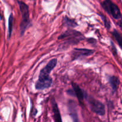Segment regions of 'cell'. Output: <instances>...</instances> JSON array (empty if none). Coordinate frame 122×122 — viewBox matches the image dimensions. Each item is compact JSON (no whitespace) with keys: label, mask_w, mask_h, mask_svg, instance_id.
<instances>
[{"label":"cell","mask_w":122,"mask_h":122,"mask_svg":"<svg viewBox=\"0 0 122 122\" xmlns=\"http://www.w3.org/2000/svg\"><path fill=\"white\" fill-rule=\"evenodd\" d=\"M72 85L73 91L74 92V94H75V95L77 97L78 100L80 101V102L82 103L83 101L84 98L85 97L84 93L83 92V91L81 90V88H80V86L77 83H72Z\"/></svg>","instance_id":"obj_9"},{"label":"cell","mask_w":122,"mask_h":122,"mask_svg":"<svg viewBox=\"0 0 122 122\" xmlns=\"http://www.w3.org/2000/svg\"><path fill=\"white\" fill-rule=\"evenodd\" d=\"M104 9L110 14L114 19H118L121 18L120 11L118 6L112 2L111 0H105L102 4Z\"/></svg>","instance_id":"obj_5"},{"label":"cell","mask_w":122,"mask_h":122,"mask_svg":"<svg viewBox=\"0 0 122 122\" xmlns=\"http://www.w3.org/2000/svg\"><path fill=\"white\" fill-rule=\"evenodd\" d=\"M50 73L45 71L43 69L39 73L38 80L35 84V88L38 90L47 89L52 84V79L50 76Z\"/></svg>","instance_id":"obj_2"},{"label":"cell","mask_w":122,"mask_h":122,"mask_svg":"<svg viewBox=\"0 0 122 122\" xmlns=\"http://www.w3.org/2000/svg\"><path fill=\"white\" fill-rule=\"evenodd\" d=\"M112 35H113L115 39H116V41L118 42V45H120V48L122 49V36L116 30H114L113 32H112Z\"/></svg>","instance_id":"obj_12"},{"label":"cell","mask_w":122,"mask_h":122,"mask_svg":"<svg viewBox=\"0 0 122 122\" xmlns=\"http://www.w3.org/2000/svg\"><path fill=\"white\" fill-rule=\"evenodd\" d=\"M58 39L66 40L65 44H76L80 41L84 39V37L78 31L75 30H68L60 35Z\"/></svg>","instance_id":"obj_1"},{"label":"cell","mask_w":122,"mask_h":122,"mask_svg":"<svg viewBox=\"0 0 122 122\" xmlns=\"http://www.w3.org/2000/svg\"><path fill=\"white\" fill-rule=\"evenodd\" d=\"M13 14H11L8 19V38H10L11 35L12 30L13 27Z\"/></svg>","instance_id":"obj_13"},{"label":"cell","mask_w":122,"mask_h":122,"mask_svg":"<svg viewBox=\"0 0 122 122\" xmlns=\"http://www.w3.org/2000/svg\"><path fill=\"white\" fill-rule=\"evenodd\" d=\"M100 17H101V19H102V20L104 21V25H105V27H106L107 29H110V22L107 19H106V17L104 15H102V14H100Z\"/></svg>","instance_id":"obj_14"},{"label":"cell","mask_w":122,"mask_h":122,"mask_svg":"<svg viewBox=\"0 0 122 122\" xmlns=\"http://www.w3.org/2000/svg\"><path fill=\"white\" fill-rule=\"evenodd\" d=\"M51 106H52V110L53 112L54 120L55 122H62V119H61V114H60L57 103H56L54 98L51 100Z\"/></svg>","instance_id":"obj_8"},{"label":"cell","mask_w":122,"mask_h":122,"mask_svg":"<svg viewBox=\"0 0 122 122\" xmlns=\"http://www.w3.org/2000/svg\"><path fill=\"white\" fill-rule=\"evenodd\" d=\"M68 110H69L70 116L71 117L72 120L74 122L78 121L77 106L75 104V102L72 100H70L68 102Z\"/></svg>","instance_id":"obj_7"},{"label":"cell","mask_w":122,"mask_h":122,"mask_svg":"<svg viewBox=\"0 0 122 122\" xmlns=\"http://www.w3.org/2000/svg\"><path fill=\"white\" fill-rule=\"evenodd\" d=\"M108 81L112 88V91L114 92H116L120 84V81L118 78L116 76H110L108 78Z\"/></svg>","instance_id":"obj_10"},{"label":"cell","mask_w":122,"mask_h":122,"mask_svg":"<svg viewBox=\"0 0 122 122\" xmlns=\"http://www.w3.org/2000/svg\"><path fill=\"white\" fill-rule=\"evenodd\" d=\"M19 5L22 17V20L20 26V34L22 36L29 23V13L28 6L25 2L22 1H19Z\"/></svg>","instance_id":"obj_3"},{"label":"cell","mask_w":122,"mask_h":122,"mask_svg":"<svg viewBox=\"0 0 122 122\" xmlns=\"http://www.w3.org/2000/svg\"><path fill=\"white\" fill-rule=\"evenodd\" d=\"M111 47H112V52H113L114 54H117V50H116V47H115V45L113 43L111 42Z\"/></svg>","instance_id":"obj_15"},{"label":"cell","mask_w":122,"mask_h":122,"mask_svg":"<svg viewBox=\"0 0 122 122\" xmlns=\"http://www.w3.org/2000/svg\"><path fill=\"white\" fill-rule=\"evenodd\" d=\"M94 52V50H89L85 48H75L72 53V60L77 59L80 57H84V56H89L92 55Z\"/></svg>","instance_id":"obj_6"},{"label":"cell","mask_w":122,"mask_h":122,"mask_svg":"<svg viewBox=\"0 0 122 122\" xmlns=\"http://www.w3.org/2000/svg\"><path fill=\"white\" fill-rule=\"evenodd\" d=\"M118 26H119V27H120L121 29L122 30V17H121V19H120V20L118 21Z\"/></svg>","instance_id":"obj_16"},{"label":"cell","mask_w":122,"mask_h":122,"mask_svg":"<svg viewBox=\"0 0 122 122\" xmlns=\"http://www.w3.org/2000/svg\"><path fill=\"white\" fill-rule=\"evenodd\" d=\"M87 102L91 111L99 116H104L105 114V106L98 100H96L91 96L86 95Z\"/></svg>","instance_id":"obj_4"},{"label":"cell","mask_w":122,"mask_h":122,"mask_svg":"<svg viewBox=\"0 0 122 122\" xmlns=\"http://www.w3.org/2000/svg\"><path fill=\"white\" fill-rule=\"evenodd\" d=\"M63 24H64L65 26H68V27H75L77 26V23L74 20L69 19V18L67 16L65 17L64 19H63Z\"/></svg>","instance_id":"obj_11"}]
</instances>
